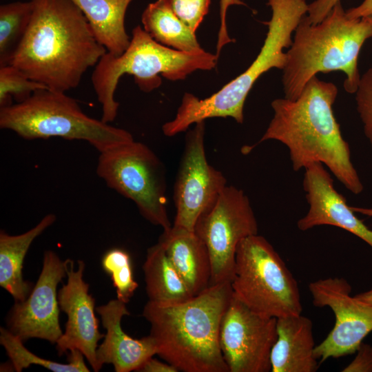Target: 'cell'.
<instances>
[{"instance_id":"obj_15","label":"cell","mask_w":372,"mask_h":372,"mask_svg":"<svg viewBox=\"0 0 372 372\" xmlns=\"http://www.w3.org/2000/svg\"><path fill=\"white\" fill-rule=\"evenodd\" d=\"M67 261V282L58 291L60 309L68 316L65 332L56 343L58 355L76 349L81 351L94 371L101 368L96 360L98 342L105 334L99 329V320L95 316V300L89 293V285L83 280L85 265L77 261Z\"/></svg>"},{"instance_id":"obj_11","label":"cell","mask_w":372,"mask_h":372,"mask_svg":"<svg viewBox=\"0 0 372 372\" xmlns=\"http://www.w3.org/2000/svg\"><path fill=\"white\" fill-rule=\"evenodd\" d=\"M204 138L205 121L187 133L174 185L176 212L173 225L191 231L227 186L225 176L207 160Z\"/></svg>"},{"instance_id":"obj_27","label":"cell","mask_w":372,"mask_h":372,"mask_svg":"<svg viewBox=\"0 0 372 372\" xmlns=\"http://www.w3.org/2000/svg\"><path fill=\"white\" fill-rule=\"evenodd\" d=\"M44 85L29 79L18 68L11 65L0 66V107L12 105V99L20 103L41 89Z\"/></svg>"},{"instance_id":"obj_26","label":"cell","mask_w":372,"mask_h":372,"mask_svg":"<svg viewBox=\"0 0 372 372\" xmlns=\"http://www.w3.org/2000/svg\"><path fill=\"white\" fill-rule=\"evenodd\" d=\"M101 267L112 279L117 299L125 304L129 302L138 287L134 278L129 253L121 248L109 249L102 257Z\"/></svg>"},{"instance_id":"obj_10","label":"cell","mask_w":372,"mask_h":372,"mask_svg":"<svg viewBox=\"0 0 372 372\" xmlns=\"http://www.w3.org/2000/svg\"><path fill=\"white\" fill-rule=\"evenodd\" d=\"M258 231V223L247 196L234 186H226L194 227L209 252L211 285L231 282L239 243Z\"/></svg>"},{"instance_id":"obj_25","label":"cell","mask_w":372,"mask_h":372,"mask_svg":"<svg viewBox=\"0 0 372 372\" xmlns=\"http://www.w3.org/2000/svg\"><path fill=\"white\" fill-rule=\"evenodd\" d=\"M32 10L31 0L0 6V66L9 65L27 32Z\"/></svg>"},{"instance_id":"obj_34","label":"cell","mask_w":372,"mask_h":372,"mask_svg":"<svg viewBox=\"0 0 372 372\" xmlns=\"http://www.w3.org/2000/svg\"><path fill=\"white\" fill-rule=\"evenodd\" d=\"M348 17L359 19L372 14V0H364L359 6L349 8L346 11Z\"/></svg>"},{"instance_id":"obj_23","label":"cell","mask_w":372,"mask_h":372,"mask_svg":"<svg viewBox=\"0 0 372 372\" xmlns=\"http://www.w3.org/2000/svg\"><path fill=\"white\" fill-rule=\"evenodd\" d=\"M141 21L143 29L155 41L172 49L196 52L203 50L196 32L179 19L161 0L148 4Z\"/></svg>"},{"instance_id":"obj_14","label":"cell","mask_w":372,"mask_h":372,"mask_svg":"<svg viewBox=\"0 0 372 372\" xmlns=\"http://www.w3.org/2000/svg\"><path fill=\"white\" fill-rule=\"evenodd\" d=\"M67 261L53 251L44 252L42 269L28 297L15 302L6 320L8 329L23 341L30 338L56 344L63 334L57 286L67 276Z\"/></svg>"},{"instance_id":"obj_37","label":"cell","mask_w":372,"mask_h":372,"mask_svg":"<svg viewBox=\"0 0 372 372\" xmlns=\"http://www.w3.org/2000/svg\"><path fill=\"white\" fill-rule=\"evenodd\" d=\"M372 24V14L366 17Z\"/></svg>"},{"instance_id":"obj_18","label":"cell","mask_w":372,"mask_h":372,"mask_svg":"<svg viewBox=\"0 0 372 372\" xmlns=\"http://www.w3.org/2000/svg\"><path fill=\"white\" fill-rule=\"evenodd\" d=\"M271 352L272 372H315L318 369L311 320L302 314L277 318Z\"/></svg>"},{"instance_id":"obj_21","label":"cell","mask_w":372,"mask_h":372,"mask_svg":"<svg viewBox=\"0 0 372 372\" xmlns=\"http://www.w3.org/2000/svg\"><path fill=\"white\" fill-rule=\"evenodd\" d=\"M83 12L96 41L113 56L123 54L131 39L125 27L132 0H71Z\"/></svg>"},{"instance_id":"obj_29","label":"cell","mask_w":372,"mask_h":372,"mask_svg":"<svg viewBox=\"0 0 372 372\" xmlns=\"http://www.w3.org/2000/svg\"><path fill=\"white\" fill-rule=\"evenodd\" d=\"M355 94L357 110L372 147V67L360 77Z\"/></svg>"},{"instance_id":"obj_9","label":"cell","mask_w":372,"mask_h":372,"mask_svg":"<svg viewBox=\"0 0 372 372\" xmlns=\"http://www.w3.org/2000/svg\"><path fill=\"white\" fill-rule=\"evenodd\" d=\"M99 153L97 175L109 187L132 200L149 223L163 230L169 229L165 169L156 154L134 140Z\"/></svg>"},{"instance_id":"obj_13","label":"cell","mask_w":372,"mask_h":372,"mask_svg":"<svg viewBox=\"0 0 372 372\" xmlns=\"http://www.w3.org/2000/svg\"><path fill=\"white\" fill-rule=\"evenodd\" d=\"M313 304L329 307L335 321L327 338L314 349L320 363L356 352L372 331V304L351 296V286L342 278H328L309 285Z\"/></svg>"},{"instance_id":"obj_6","label":"cell","mask_w":372,"mask_h":372,"mask_svg":"<svg viewBox=\"0 0 372 372\" xmlns=\"http://www.w3.org/2000/svg\"><path fill=\"white\" fill-rule=\"evenodd\" d=\"M218 56L204 50L185 52L167 47L137 25L125 51L116 56L106 52L92 72V83L101 105V120L107 123L114 121L119 107L114 93L123 74L132 75L140 90L149 92L161 85L160 75L170 81L183 80L194 71L214 69Z\"/></svg>"},{"instance_id":"obj_4","label":"cell","mask_w":372,"mask_h":372,"mask_svg":"<svg viewBox=\"0 0 372 372\" xmlns=\"http://www.w3.org/2000/svg\"><path fill=\"white\" fill-rule=\"evenodd\" d=\"M372 37L366 17L352 19L338 1L320 23L302 18L294 31L282 75L285 98L295 100L308 81L319 72L342 71L344 88L355 93L360 80L358 68L360 51Z\"/></svg>"},{"instance_id":"obj_12","label":"cell","mask_w":372,"mask_h":372,"mask_svg":"<svg viewBox=\"0 0 372 372\" xmlns=\"http://www.w3.org/2000/svg\"><path fill=\"white\" fill-rule=\"evenodd\" d=\"M277 318L250 309L233 294L222 318L219 342L229 372H269Z\"/></svg>"},{"instance_id":"obj_22","label":"cell","mask_w":372,"mask_h":372,"mask_svg":"<svg viewBox=\"0 0 372 372\" xmlns=\"http://www.w3.org/2000/svg\"><path fill=\"white\" fill-rule=\"evenodd\" d=\"M143 269L149 301L176 304L194 296L158 242L147 249Z\"/></svg>"},{"instance_id":"obj_33","label":"cell","mask_w":372,"mask_h":372,"mask_svg":"<svg viewBox=\"0 0 372 372\" xmlns=\"http://www.w3.org/2000/svg\"><path fill=\"white\" fill-rule=\"evenodd\" d=\"M136 371L138 372H178L175 366L168 362H163L151 357Z\"/></svg>"},{"instance_id":"obj_19","label":"cell","mask_w":372,"mask_h":372,"mask_svg":"<svg viewBox=\"0 0 372 372\" xmlns=\"http://www.w3.org/2000/svg\"><path fill=\"white\" fill-rule=\"evenodd\" d=\"M167 257L193 296L211 285V266L208 250L194 231L172 225L158 239Z\"/></svg>"},{"instance_id":"obj_28","label":"cell","mask_w":372,"mask_h":372,"mask_svg":"<svg viewBox=\"0 0 372 372\" xmlns=\"http://www.w3.org/2000/svg\"><path fill=\"white\" fill-rule=\"evenodd\" d=\"M194 32L208 13L210 0H161Z\"/></svg>"},{"instance_id":"obj_24","label":"cell","mask_w":372,"mask_h":372,"mask_svg":"<svg viewBox=\"0 0 372 372\" xmlns=\"http://www.w3.org/2000/svg\"><path fill=\"white\" fill-rule=\"evenodd\" d=\"M0 344L6 349L12 366L17 372H21L32 364L41 366L54 372H88L85 363L84 355L79 349H74L68 352V363L63 364L40 358L28 350L23 341L13 334L8 329L1 327Z\"/></svg>"},{"instance_id":"obj_2","label":"cell","mask_w":372,"mask_h":372,"mask_svg":"<svg viewBox=\"0 0 372 372\" xmlns=\"http://www.w3.org/2000/svg\"><path fill=\"white\" fill-rule=\"evenodd\" d=\"M337 95L335 84L315 76L296 99L273 100V116L265 134L257 143L244 147L242 152L247 154L266 141H278L287 147L294 171L321 163L351 192L361 193L363 185L333 112Z\"/></svg>"},{"instance_id":"obj_31","label":"cell","mask_w":372,"mask_h":372,"mask_svg":"<svg viewBox=\"0 0 372 372\" xmlns=\"http://www.w3.org/2000/svg\"><path fill=\"white\" fill-rule=\"evenodd\" d=\"M232 5H244L240 0H220V25L218 32V41L216 45V54L219 56L220 52L223 47L227 43L234 42V40L231 39L228 34L227 24H226V14L227 10L230 6Z\"/></svg>"},{"instance_id":"obj_16","label":"cell","mask_w":372,"mask_h":372,"mask_svg":"<svg viewBox=\"0 0 372 372\" xmlns=\"http://www.w3.org/2000/svg\"><path fill=\"white\" fill-rule=\"evenodd\" d=\"M303 188L309 205L307 214L297 226L307 231L320 225H331L358 236L372 247V229L355 215L345 198L334 188L333 180L321 163L305 168Z\"/></svg>"},{"instance_id":"obj_5","label":"cell","mask_w":372,"mask_h":372,"mask_svg":"<svg viewBox=\"0 0 372 372\" xmlns=\"http://www.w3.org/2000/svg\"><path fill=\"white\" fill-rule=\"evenodd\" d=\"M267 5L272 15L255 60L244 72L207 98L200 99L185 93L174 118L162 127L165 136H174L210 118L231 117L238 123H243V107L249 91L265 72L271 68L284 69L287 54L283 50L291 46L292 33L307 14L309 4L306 0H268Z\"/></svg>"},{"instance_id":"obj_1","label":"cell","mask_w":372,"mask_h":372,"mask_svg":"<svg viewBox=\"0 0 372 372\" xmlns=\"http://www.w3.org/2000/svg\"><path fill=\"white\" fill-rule=\"evenodd\" d=\"M31 1L30 24L9 65L51 90L76 87L106 49L71 0Z\"/></svg>"},{"instance_id":"obj_35","label":"cell","mask_w":372,"mask_h":372,"mask_svg":"<svg viewBox=\"0 0 372 372\" xmlns=\"http://www.w3.org/2000/svg\"><path fill=\"white\" fill-rule=\"evenodd\" d=\"M355 297L364 302L372 304V289L367 291L357 294Z\"/></svg>"},{"instance_id":"obj_32","label":"cell","mask_w":372,"mask_h":372,"mask_svg":"<svg viewBox=\"0 0 372 372\" xmlns=\"http://www.w3.org/2000/svg\"><path fill=\"white\" fill-rule=\"evenodd\" d=\"M340 0H315L308 5L306 20L309 23L322 21L332 10L335 3Z\"/></svg>"},{"instance_id":"obj_20","label":"cell","mask_w":372,"mask_h":372,"mask_svg":"<svg viewBox=\"0 0 372 372\" xmlns=\"http://www.w3.org/2000/svg\"><path fill=\"white\" fill-rule=\"evenodd\" d=\"M55 220V215L50 214L21 234L10 235L3 230L0 232V286L10 293L15 302L25 300L34 287L23 277L25 255L34 240Z\"/></svg>"},{"instance_id":"obj_36","label":"cell","mask_w":372,"mask_h":372,"mask_svg":"<svg viewBox=\"0 0 372 372\" xmlns=\"http://www.w3.org/2000/svg\"><path fill=\"white\" fill-rule=\"evenodd\" d=\"M351 209L355 213H359L367 216L372 217V207L366 208V207H351Z\"/></svg>"},{"instance_id":"obj_7","label":"cell","mask_w":372,"mask_h":372,"mask_svg":"<svg viewBox=\"0 0 372 372\" xmlns=\"http://www.w3.org/2000/svg\"><path fill=\"white\" fill-rule=\"evenodd\" d=\"M0 127L28 140L61 137L85 141L99 152L134 140L127 130L85 114L65 92L47 88L1 107Z\"/></svg>"},{"instance_id":"obj_17","label":"cell","mask_w":372,"mask_h":372,"mask_svg":"<svg viewBox=\"0 0 372 372\" xmlns=\"http://www.w3.org/2000/svg\"><path fill=\"white\" fill-rule=\"evenodd\" d=\"M106 330L103 342L96 349L100 368L104 364L113 365L116 372L136 371L148 358L156 354V349L149 335L135 339L121 327L125 316L130 315L126 304L112 300L96 309Z\"/></svg>"},{"instance_id":"obj_8","label":"cell","mask_w":372,"mask_h":372,"mask_svg":"<svg viewBox=\"0 0 372 372\" xmlns=\"http://www.w3.org/2000/svg\"><path fill=\"white\" fill-rule=\"evenodd\" d=\"M231 285L234 296L256 313L276 318L302 314L296 279L262 236L251 235L239 243Z\"/></svg>"},{"instance_id":"obj_30","label":"cell","mask_w":372,"mask_h":372,"mask_svg":"<svg viewBox=\"0 0 372 372\" xmlns=\"http://www.w3.org/2000/svg\"><path fill=\"white\" fill-rule=\"evenodd\" d=\"M354 360L342 372H372V346L362 343L356 351Z\"/></svg>"},{"instance_id":"obj_3","label":"cell","mask_w":372,"mask_h":372,"mask_svg":"<svg viewBox=\"0 0 372 372\" xmlns=\"http://www.w3.org/2000/svg\"><path fill=\"white\" fill-rule=\"evenodd\" d=\"M231 282L210 285L176 304L148 300L143 316L150 324L156 354L183 372H229L219 342L223 315L231 298Z\"/></svg>"}]
</instances>
